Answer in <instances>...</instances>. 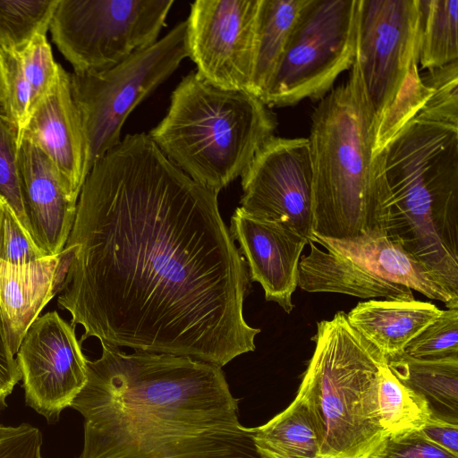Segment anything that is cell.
I'll list each match as a JSON object with an SVG mask.
<instances>
[{"label": "cell", "mask_w": 458, "mask_h": 458, "mask_svg": "<svg viewBox=\"0 0 458 458\" xmlns=\"http://www.w3.org/2000/svg\"><path fill=\"white\" fill-rule=\"evenodd\" d=\"M217 195L145 132L128 134L93 165L57 298L84 328L81 344L96 337L220 368L255 350L260 329L243 315L249 272Z\"/></svg>", "instance_id": "obj_1"}, {"label": "cell", "mask_w": 458, "mask_h": 458, "mask_svg": "<svg viewBox=\"0 0 458 458\" xmlns=\"http://www.w3.org/2000/svg\"><path fill=\"white\" fill-rule=\"evenodd\" d=\"M100 344L70 405L83 417L79 458H264L220 367Z\"/></svg>", "instance_id": "obj_2"}, {"label": "cell", "mask_w": 458, "mask_h": 458, "mask_svg": "<svg viewBox=\"0 0 458 458\" xmlns=\"http://www.w3.org/2000/svg\"><path fill=\"white\" fill-rule=\"evenodd\" d=\"M385 235L458 296V126L415 116L374 157Z\"/></svg>", "instance_id": "obj_3"}, {"label": "cell", "mask_w": 458, "mask_h": 458, "mask_svg": "<svg viewBox=\"0 0 458 458\" xmlns=\"http://www.w3.org/2000/svg\"><path fill=\"white\" fill-rule=\"evenodd\" d=\"M375 126L355 57L347 81L320 99L311 115L314 235L343 240L384 233L386 207L375 172Z\"/></svg>", "instance_id": "obj_4"}, {"label": "cell", "mask_w": 458, "mask_h": 458, "mask_svg": "<svg viewBox=\"0 0 458 458\" xmlns=\"http://www.w3.org/2000/svg\"><path fill=\"white\" fill-rule=\"evenodd\" d=\"M277 124L257 96L220 89L192 72L173 91L165 116L148 135L184 174L218 193L244 174Z\"/></svg>", "instance_id": "obj_5"}, {"label": "cell", "mask_w": 458, "mask_h": 458, "mask_svg": "<svg viewBox=\"0 0 458 458\" xmlns=\"http://www.w3.org/2000/svg\"><path fill=\"white\" fill-rule=\"evenodd\" d=\"M313 354L299 391L312 410L321 458H370L386 438L377 403L386 358L338 311L317 324Z\"/></svg>", "instance_id": "obj_6"}, {"label": "cell", "mask_w": 458, "mask_h": 458, "mask_svg": "<svg viewBox=\"0 0 458 458\" xmlns=\"http://www.w3.org/2000/svg\"><path fill=\"white\" fill-rule=\"evenodd\" d=\"M420 25L419 0H358L355 57L375 115L374 157L427 100Z\"/></svg>", "instance_id": "obj_7"}, {"label": "cell", "mask_w": 458, "mask_h": 458, "mask_svg": "<svg viewBox=\"0 0 458 458\" xmlns=\"http://www.w3.org/2000/svg\"><path fill=\"white\" fill-rule=\"evenodd\" d=\"M189 57L187 21L137 50L115 66L92 73H70L71 90L88 146L89 170L120 141L134 108Z\"/></svg>", "instance_id": "obj_8"}, {"label": "cell", "mask_w": 458, "mask_h": 458, "mask_svg": "<svg viewBox=\"0 0 458 458\" xmlns=\"http://www.w3.org/2000/svg\"><path fill=\"white\" fill-rule=\"evenodd\" d=\"M358 0H305L260 99L269 108L322 99L352 66Z\"/></svg>", "instance_id": "obj_9"}, {"label": "cell", "mask_w": 458, "mask_h": 458, "mask_svg": "<svg viewBox=\"0 0 458 458\" xmlns=\"http://www.w3.org/2000/svg\"><path fill=\"white\" fill-rule=\"evenodd\" d=\"M174 4V0H59L49 30L73 72H100L155 43Z\"/></svg>", "instance_id": "obj_10"}, {"label": "cell", "mask_w": 458, "mask_h": 458, "mask_svg": "<svg viewBox=\"0 0 458 458\" xmlns=\"http://www.w3.org/2000/svg\"><path fill=\"white\" fill-rule=\"evenodd\" d=\"M260 0H197L187 21L196 72L220 89L250 92Z\"/></svg>", "instance_id": "obj_11"}, {"label": "cell", "mask_w": 458, "mask_h": 458, "mask_svg": "<svg viewBox=\"0 0 458 458\" xmlns=\"http://www.w3.org/2000/svg\"><path fill=\"white\" fill-rule=\"evenodd\" d=\"M28 406L57 422L88 380L87 358L75 327L56 311L38 317L16 353Z\"/></svg>", "instance_id": "obj_12"}, {"label": "cell", "mask_w": 458, "mask_h": 458, "mask_svg": "<svg viewBox=\"0 0 458 458\" xmlns=\"http://www.w3.org/2000/svg\"><path fill=\"white\" fill-rule=\"evenodd\" d=\"M242 177L243 211L279 221L304 236L312 233V168L308 138H271Z\"/></svg>", "instance_id": "obj_13"}, {"label": "cell", "mask_w": 458, "mask_h": 458, "mask_svg": "<svg viewBox=\"0 0 458 458\" xmlns=\"http://www.w3.org/2000/svg\"><path fill=\"white\" fill-rule=\"evenodd\" d=\"M229 232L239 243L250 280L262 286L267 301L290 313L308 239L279 221L253 216L241 208L231 216Z\"/></svg>", "instance_id": "obj_14"}, {"label": "cell", "mask_w": 458, "mask_h": 458, "mask_svg": "<svg viewBox=\"0 0 458 458\" xmlns=\"http://www.w3.org/2000/svg\"><path fill=\"white\" fill-rule=\"evenodd\" d=\"M18 166L29 233L44 256L56 255L70 236L78 199L47 155L27 140L21 142Z\"/></svg>", "instance_id": "obj_15"}, {"label": "cell", "mask_w": 458, "mask_h": 458, "mask_svg": "<svg viewBox=\"0 0 458 458\" xmlns=\"http://www.w3.org/2000/svg\"><path fill=\"white\" fill-rule=\"evenodd\" d=\"M22 140L47 155L70 193L78 199L89 172L88 146L72 95L70 73L61 65L55 85L32 113Z\"/></svg>", "instance_id": "obj_16"}, {"label": "cell", "mask_w": 458, "mask_h": 458, "mask_svg": "<svg viewBox=\"0 0 458 458\" xmlns=\"http://www.w3.org/2000/svg\"><path fill=\"white\" fill-rule=\"evenodd\" d=\"M74 251V245H65L58 254L29 264L0 260V315L13 355L30 325L60 293Z\"/></svg>", "instance_id": "obj_17"}, {"label": "cell", "mask_w": 458, "mask_h": 458, "mask_svg": "<svg viewBox=\"0 0 458 458\" xmlns=\"http://www.w3.org/2000/svg\"><path fill=\"white\" fill-rule=\"evenodd\" d=\"M311 241L366 266L386 280L442 301L447 309L458 308V296L450 293L431 272L383 233L343 240L314 235Z\"/></svg>", "instance_id": "obj_18"}, {"label": "cell", "mask_w": 458, "mask_h": 458, "mask_svg": "<svg viewBox=\"0 0 458 458\" xmlns=\"http://www.w3.org/2000/svg\"><path fill=\"white\" fill-rule=\"evenodd\" d=\"M299 263L298 286L309 293H336L362 299L414 300L409 287L386 280L364 265L310 241Z\"/></svg>", "instance_id": "obj_19"}, {"label": "cell", "mask_w": 458, "mask_h": 458, "mask_svg": "<svg viewBox=\"0 0 458 458\" xmlns=\"http://www.w3.org/2000/svg\"><path fill=\"white\" fill-rule=\"evenodd\" d=\"M436 305L412 301L369 300L346 315L349 324L386 358L404 352L407 344L440 314Z\"/></svg>", "instance_id": "obj_20"}, {"label": "cell", "mask_w": 458, "mask_h": 458, "mask_svg": "<svg viewBox=\"0 0 458 458\" xmlns=\"http://www.w3.org/2000/svg\"><path fill=\"white\" fill-rule=\"evenodd\" d=\"M387 365L401 383L425 399L431 415L458 423V355L416 359L403 352L388 358Z\"/></svg>", "instance_id": "obj_21"}, {"label": "cell", "mask_w": 458, "mask_h": 458, "mask_svg": "<svg viewBox=\"0 0 458 458\" xmlns=\"http://www.w3.org/2000/svg\"><path fill=\"white\" fill-rule=\"evenodd\" d=\"M254 442L264 458H321L317 421L299 390L285 410L254 428Z\"/></svg>", "instance_id": "obj_22"}, {"label": "cell", "mask_w": 458, "mask_h": 458, "mask_svg": "<svg viewBox=\"0 0 458 458\" xmlns=\"http://www.w3.org/2000/svg\"><path fill=\"white\" fill-rule=\"evenodd\" d=\"M305 0H260L250 93L261 98Z\"/></svg>", "instance_id": "obj_23"}, {"label": "cell", "mask_w": 458, "mask_h": 458, "mask_svg": "<svg viewBox=\"0 0 458 458\" xmlns=\"http://www.w3.org/2000/svg\"><path fill=\"white\" fill-rule=\"evenodd\" d=\"M419 64L435 69L458 60V0H419Z\"/></svg>", "instance_id": "obj_24"}, {"label": "cell", "mask_w": 458, "mask_h": 458, "mask_svg": "<svg viewBox=\"0 0 458 458\" xmlns=\"http://www.w3.org/2000/svg\"><path fill=\"white\" fill-rule=\"evenodd\" d=\"M377 403L386 437L420 429L431 415L425 399L401 383L387 362L379 370Z\"/></svg>", "instance_id": "obj_25"}, {"label": "cell", "mask_w": 458, "mask_h": 458, "mask_svg": "<svg viewBox=\"0 0 458 458\" xmlns=\"http://www.w3.org/2000/svg\"><path fill=\"white\" fill-rule=\"evenodd\" d=\"M59 0H0V47L21 53L37 37L47 35Z\"/></svg>", "instance_id": "obj_26"}, {"label": "cell", "mask_w": 458, "mask_h": 458, "mask_svg": "<svg viewBox=\"0 0 458 458\" xmlns=\"http://www.w3.org/2000/svg\"><path fill=\"white\" fill-rule=\"evenodd\" d=\"M428 98L416 115L458 126V60L420 75Z\"/></svg>", "instance_id": "obj_27"}, {"label": "cell", "mask_w": 458, "mask_h": 458, "mask_svg": "<svg viewBox=\"0 0 458 458\" xmlns=\"http://www.w3.org/2000/svg\"><path fill=\"white\" fill-rule=\"evenodd\" d=\"M404 352L416 359L458 355V308L441 310V314L407 344Z\"/></svg>", "instance_id": "obj_28"}, {"label": "cell", "mask_w": 458, "mask_h": 458, "mask_svg": "<svg viewBox=\"0 0 458 458\" xmlns=\"http://www.w3.org/2000/svg\"><path fill=\"white\" fill-rule=\"evenodd\" d=\"M30 89V116L55 85L60 64L53 56L47 35L37 37L19 54Z\"/></svg>", "instance_id": "obj_29"}, {"label": "cell", "mask_w": 458, "mask_h": 458, "mask_svg": "<svg viewBox=\"0 0 458 458\" xmlns=\"http://www.w3.org/2000/svg\"><path fill=\"white\" fill-rule=\"evenodd\" d=\"M3 53L5 88L0 112L15 129L20 148L23 131L30 117V89L23 72L20 55Z\"/></svg>", "instance_id": "obj_30"}, {"label": "cell", "mask_w": 458, "mask_h": 458, "mask_svg": "<svg viewBox=\"0 0 458 458\" xmlns=\"http://www.w3.org/2000/svg\"><path fill=\"white\" fill-rule=\"evenodd\" d=\"M18 152L17 132L0 112V197L9 204L29 232L20 188Z\"/></svg>", "instance_id": "obj_31"}, {"label": "cell", "mask_w": 458, "mask_h": 458, "mask_svg": "<svg viewBox=\"0 0 458 458\" xmlns=\"http://www.w3.org/2000/svg\"><path fill=\"white\" fill-rule=\"evenodd\" d=\"M44 254L34 242L9 204L0 197V260L29 264Z\"/></svg>", "instance_id": "obj_32"}, {"label": "cell", "mask_w": 458, "mask_h": 458, "mask_svg": "<svg viewBox=\"0 0 458 458\" xmlns=\"http://www.w3.org/2000/svg\"><path fill=\"white\" fill-rule=\"evenodd\" d=\"M370 458H458L428 440L420 429L388 436Z\"/></svg>", "instance_id": "obj_33"}, {"label": "cell", "mask_w": 458, "mask_h": 458, "mask_svg": "<svg viewBox=\"0 0 458 458\" xmlns=\"http://www.w3.org/2000/svg\"><path fill=\"white\" fill-rule=\"evenodd\" d=\"M42 445L41 431L29 423H22L0 440V458H44Z\"/></svg>", "instance_id": "obj_34"}, {"label": "cell", "mask_w": 458, "mask_h": 458, "mask_svg": "<svg viewBox=\"0 0 458 458\" xmlns=\"http://www.w3.org/2000/svg\"><path fill=\"white\" fill-rule=\"evenodd\" d=\"M21 379L20 368L9 349L0 315V411L7 407L6 398Z\"/></svg>", "instance_id": "obj_35"}, {"label": "cell", "mask_w": 458, "mask_h": 458, "mask_svg": "<svg viewBox=\"0 0 458 458\" xmlns=\"http://www.w3.org/2000/svg\"><path fill=\"white\" fill-rule=\"evenodd\" d=\"M420 430L428 440L458 456V423L430 415Z\"/></svg>", "instance_id": "obj_36"}, {"label": "cell", "mask_w": 458, "mask_h": 458, "mask_svg": "<svg viewBox=\"0 0 458 458\" xmlns=\"http://www.w3.org/2000/svg\"><path fill=\"white\" fill-rule=\"evenodd\" d=\"M4 53L0 47V104L3 101L4 95Z\"/></svg>", "instance_id": "obj_37"}, {"label": "cell", "mask_w": 458, "mask_h": 458, "mask_svg": "<svg viewBox=\"0 0 458 458\" xmlns=\"http://www.w3.org/2000/svg\"><path fill=\"white\" fill-rule=\"evenodd\" d=\"M13 429H14V427H12V426H9V427L0 426V440L3 439L7 435H9L10 433H12Z\"/></svg>", "instance_id": "obj_38"}]
</instances>
